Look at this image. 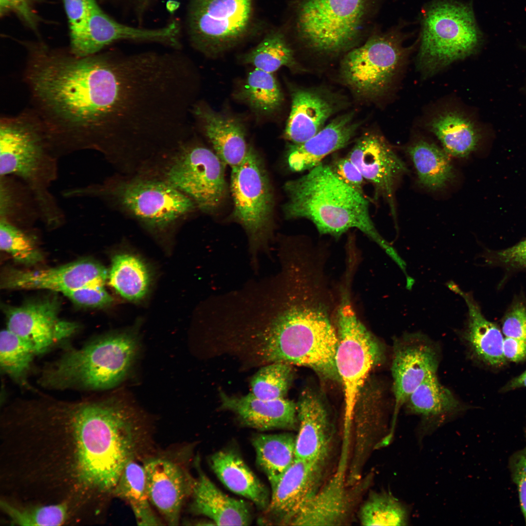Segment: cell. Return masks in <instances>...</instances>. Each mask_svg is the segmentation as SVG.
I'll return each mask as SVG.
<instances>
[{
	"label": "cell",
	"mask_w": 526,
	"mask_h": 526,
	"mask_svg": "<svg viewBox=\"0 0 526 526\" xmlns=\"http://www.w3.org/2000/svg\"><path fill=\"white\" fill-rule=\"evenodd\" d=\"M406 151L413 165L418 182L425 188L440 190L454 178L450 155L434 143L418 139L407 146Z\"/></svg>",
	"instance_id": "1f68e13d"
},
{
	"label": "cell",
	"mask_w": 526,
	"mask_h": 526,
	"mask_svg": "<svg viewBox=\"0 0 526 526\" xmlns=\"http://www.w3.org/2000/svg\"><path fill=\"white\" fill-rule=\"evenodd\" d=\"M482 37L471 3L432 0L422 14L417 68L432 75L474 54Z\"/></svg>",
	"instance_id": "ba28073f"
},
{
	"label": "cell",
	"mask_w": 526,
	"mask_h": 526,
	"mask_svg": "<svg viewBox=\"0 0 526 526\" xmlns=\"http://www.w3.org/2000/svg\"><path fill=\"white\" fill-rule=\"evenodd\" d=\"M108 279L110 285L119 295L132 301L144 298L150 282V273L144 262L126 253L113 256Z\"/></svg>",
	"instance_id": "8d00e7d4"
},
{
	"label": "cell",
	"mask_w": 526,
	"mask_h": 526,
	"mask_svg": "<svg viewBox=\"0 0 526 526\" xmlns=\"http://www.w3.org/2000/svg\"><path fill=\"white\" fill-rule=\"evenodd\" d=\"M330 167L345 183L364 195L363 188L365 179L357 168L347 157L336 160Z\"/></svg>",
	"instance_id": "f907efd6"
},
{
	"label": "cell",
	"mask_w": 526,
	"mask_h": 526,
	"mask_svg": "<svg viewBox=\"0 0 526 526\" xmlns=\"http://www.w3.org/2000/svg\"><path fill=\"white\" fill-rule=\"evenodd\" d=\"M230 188L233 215L249 239V251L257 270L261 253L270 254L273 197L267 172L254 149L248 147L243 161L232 168Z\"/></svg>",
	"instance_id": "7c38bea8"
},
{
	"label": "cell",
	"mask_w": 526,
	"mask_h": 526,
	"mask_svg": "<svg viewBox=\"0 0 526 526\" xmlns=\"http://www.w3.org/2000/svg\"><path fill=\"white\" fill-rule=\"evenodd\" d=\"M0 220V248L17 262L27 265L36 264L43 260L32 233Z\"/></svg>",
	"instance_id": "7bdbcfd3"
},
{
	"label": "cell",
	"mask_w": 526,
	"mask_h": 526,
	"mask_svg": "<svg viewBox=\"0 0 526 526\" xmlns=\"http://www.w3.org/2000/svg\"><path fill=\"white\" fill-rule=\"evenodd\" d=\"M439 362L436 346L425 335L405 334L394 339L391 367L394 397L392 426L411 394L426 379L436 375Z\"/></svg>",
	"instance_id": "e0dca14e"
},
{
	"label": "cell",
	"mask_w": 526,
	"mask_h": 526,
	"mask_svg": "<svg viewBox=\"0 0 526 526\" xmlns=\"http://www.w3.org/2000/svg\"><path fill=\"white\" fill-rule=\"evenodd\" d=\"M526 439V428L525 431ZM508 467L512 480L515 484L520 505L526 524V445L510 457Z\"/></svg>",
	"instance_id": "c3c4849f"
},
{
	"label": "cell",
	"mask_w": 526,
	"mask_h": 526,
	"mask_svg": "<svg viewBox=\"0 0 526 526\" xmlns=\"http://www.w3.org/2000/svg\"><path fill=\"white\" fill-rule=\"evenodd\" d=\"M221 408L234 413L243 424L260 431L298 428L297 405L286 398L264 400L251 393L229 395L219 393Z\"/></svg>",
	"instance_id": "cb8c5ba5"
},
{
	"label": "cell",
	"mask_w": 526,
	"mask_h": 526,
	"mask_svg": "<svg viewBox=\"0 0 526 526\" xmlns=\"http://www.w3.org/2000/svg\"><path fill=\"white\" fill-rule=\"evenodd\" d=\"M448 287L460 295L468 307V319L463 337L470 350L479 360L499 367L506 362L503 351L504 338L498 327L487 320L470 293L463 291L453 282Z\"/></svg>",
	"instance_id": "f1b7e54d"
},
{
	"label": "cell",
	"mask_w": 526,
	"mask_h": 526,
	"mask_svg": "<svg viewBox=\"0 0 526 526\" xmlns=\"http://www.w3.org/2000/svg\"><path fill=\"white\" fill-rule=\"evenodd\" d=\"M108 277L103 265L85 259L46 269H8L1 277L0 284L3 289H46L63 294L85 285H105Z\"/></svg>",
	"instance_id": "ffe728a7"
},
{
	"label": "cell",
	"mask_w": 526,
	"mask_h": 526,
	"mask_svg": "<svg viewBox=\"0 0 526 526\" xmlns=\"http://www.w3.org/2000/svg\"><path fill=\"white\" fill-rule=\"evenodd\" d=\"M427 127L450 156L467 157L477 146L479 134L476 126L459 111L448 110L439 112L429 120Z\"/></svg>",
	"instance_id": "4dcf8cb0"
},
{
	"label": "cell",
	"mask_w": 526,
	"mask_h": 526,
	"mask_svg": "<svg viewBox=\"0 0 526 526\" xmlns=\"http://www.w3.org/2000/svg\"><path fill=\"white\" fill-rule=\"evenodd\" d=\"M503 351L506 359L514 362L522 361L526 358V342L506 337L503 341Z\"/></svg>",
	"instance_id": "f5cc1de1"
},
{
	"label": "cell",
	"mask_w": 526,
	"mask_h": 526,
	"mask_svg": "<svg viewBox=\"0 0 526 526\" xmlns=\"http://www.w3.org/2000/svg\"><path fill=\"white\" fill-rule=\"evenodd\" d=\"M359 125L354 120V113H345L334 119L305 142L292 144L287 156L289 169L301 172L319 165L325 157L346 146Z\"/></svg>",
	"instance_id": "d4e9b609"
},
{
	"label": "cell",
	"mask_w": 526,
	"mask_h": 526,
	"mask_svg": "<svg viewBox=\"0 0 526 526\" xmlns=\"http://www.w3.org/2000/svg\"><path fill=\"white\" fill-rule=\"evenodd\" d=\"M52 401L74 432L82 481L101 491H113L125 467L134 459L145 440L139 414L114 397Z\"/></svg>",
	"instance_id": "3957f363"
},
{
	"label": "cell",
	"mask_w": 526,
	"mask_h": 526,
	"mask_svg": "<svg viewBox=\"0 0 526 526\" xmlns=\"http://www.w3.org/2000/svg\"><path fill=\"white\" fill-rule=\"evenodd\" d=\"M346 288L336 314L338 344L335 363L344 400V423L351 426L354 410L367 377L383 358L381 344L357 317Z\"/></svg>",
	"instance_id": "30bf717a"
},
{
	"label": "cell",
	"mask_w": 526,
	"mask_h": 526,
	"mask_svg": "<svg viewBox=\"0 0 526 526\" xmlns=\"http://www.w3.org/2000/svg\"><path fill=\"white\" fill-rule=\"evenodd\" d=\"M63 294L75 303L86 307H102L113 301L103 284L85 285Z\"/></svg>",
	"instance_id": "f6af8a7d"
},
{
	"label": "cell",
	"mask_w": 526,
	"mask_h": 526,
	"mask_svg": "<svg viewBox=\"0 0 526 526\" xmlns=\"http://www.w3.org/2000/svg\"><path fill=\"white\" fill-rule=\"evenodd\" d=\"M225 165L209 149L184 141L158 159L146 174L163 180L191 199L197 208L211 212L226 194Z\"/></svg>",
	"instance_id": "8fae6325"
},
{
	"label": "cell",
	"mask_w": 526,
	"mask_h": 526,
	"mask_svg": "<svg viewBox=\"0 0 526 526\" xmlns=\"http://www.w3.org/2000/svg\"><path fill=\"white\" fill-rule=\"evenodd\" d=\"M403 26L374 35L349 51L340 68L343 81L355 94L374 99L385 94L413 46L405 47Z\"/></svg>",
	"instance_id": "4fadbf2b"
},
{
	"label": "cell",
	"mask_w": 526,
	"mask_h": 526,
	"mask_svg": "<svg viewBox=\"0 0 526 526\" xmlns=\"http://www.w3.org/2000/svg\"><path fill=\"white\" fill-rule=\"evenodd\" d=\"M239 97L255 111L270 114L283 101L280 87L272 73L255 68L247 75Z\"/></svg>",
	"instance_id": "ab89813d"
},
{
	"label": "cell",
	"mask_w": 526,
	"mask_h": 526,
	"mask_svg": "<svg viewBox=\"0 0 526 526\" xmlns=\"http://www.w3.org/2000/svg\"><path fill=\"white\" fill-rule=\"evenodd\" d=\"M66 199L98 200L132 218L144 228L162 232L183 222L196 208L187 195L159 178L136 173L62 191Z\"/></svg>",
	"instance_id": "8992f818"
},
{
	"label": "cell",
	"mask_w": 526,
	"mask_h": 526,
	"mask_svg": "<svg viewBox=\"0 0 526 526\" xmlns=\"http://www.w3.org/2000/svg\"><path fill=\"white\" fill-rule=\"evenodd\" d=\"M324 463L295 458L272 489L261 522L288 525L321 487Z\"/></svg>",
	"instance_id": "d6986e66"
},
{
	"label": "cell",
	"mask_w": 526,
	"mask_h": 526,
	"mask_svg": "<svg viewBox=\"0 0 526 526\" xmlns=\"http://www.w3.org/2000/svg\"><path fill=\"white\" fill-rule=\"evenodd\" d=\"M113 492L129 504L138 525H162L150 505L144 466L134 460L130 461L125 467Z\"/></svg>",
	"instance_id": "e575fe53"
},
{
	"label": "cell",
	"mask_w": 526,
	"mask_h": 526,
	"mask_svg": "<svg viewBox=\"0 0 526 526\" xmlns=\"http://www.w3.org/2000/svg\"><path fill=\"white\" fill-rule=\"evenodd\" d=\"M150 501L169 525H179L182 505L191 495L195 480L168 459L152 458L144 464Z\"/></svg>",
	"instance_id": "44dd1931"
},
{
	"label": "cell",
	"mask_w": 526,
	"mask_h": 526,
	"mask_svg": "<svg viewBox=\"0 0 526 526\" xmlns=\"http://www.w3.org/2000/svg\"><path fill=\"white\" fill-rule=\"evenodd\" d=\"M408 410L424 420H436L460 410L459 401L439 381L436 375L426 379L411 394Z\"/></svg>",
	"instance_id": "d590c367"
},
{
	"label": "cell",
	"mask_w": 526,
	"mask_h": 526,
	"mask_svg": "<svg viewBox=\"0 0 526 526\" xmlns=\"http://www.w3.org/2000/svg\"><path fill=\"white\" fill-rule=\"evenodd\" d=\"M504 335L526 342V305L518 302L513 304L505 316L502 323Z\"/></svg>",
	"instance_id": "681fc988"
},
{
	"label": "cell",
	"mask_w": 526,
	"mask_h": 526,
	"mask_svg": "<svg viewBox=\"0 0 526 526\" xmlns=\"http://www.w3.org/2000/svg\"><path fill=\"white\" fill-rule=\"evenodd\" d=\"M60 303L56 296L8 307L7 329L28 341L37 355H42L74 335L78 324L59 316Z\"/></svg>",
	"instance_id": "9a60e30c"
},
{
	"label": "cell",
	"mask_w": 526,
	"mask_h": 526,
	"mask_svg": "<svg viewBox=\"0 0 526 526\" xmlns=\"http://www.w3.org/2000/svg\"><path fill=\"white\" fill-rule=\"evenodd\" d=\"M347 157L374 188L376 199H384L396 221L395 190L407 168L385 138L378 132H366L356 141Z\"/></svg>",
	"instance_id": "ac0fdd59"
},
{
	"label": "cell",
	"mask_w": 526,
	"mask_h": 526,
	"mask_svg": "<svg viewBox=\"0 0 526 526\" xmlns=\"http://www.w3.org/2000/svg\"><path fill=\"white\" fill-rule=\"evenodd\" d=\"M138 350L136 338L129 334L102 336L47 364L38 382L50 390L110 389L126 377Z\"/></svg>",
	"instance_id": "52a82bcc"
},
{
	"label": "cell",
	"mask_w": 526,
	"mask_h": 526,
	"mask_svg": "<svg viewBox=\"0 0 526 526\" xmlns=\"http://www.w3.org/2000/svg\"><path fill=\"white\" fill-rule=\"evenodd\" d=\"M381 0H301L297 10L298 37L308 47L333 54L358 39Z\"/></svg>",
	"instance_id": "9c48e42d"
},
{
	"label": "cell",
	"mask_w": 526,
	"mask_h": 526,
	"mask_svg": "<svg viewBox=\"0 0 526 526\" xmlns=\"http://www.w3.org/2000/svg\"><path fill=\"white\" fill-rule=\"evenodd\" d=\"M193 114L200 121L215 153L232 168L245 158L248 147L243 124L238 118L213 111L202 104L195 105Z\"/></svg>",
	"instance_id": "4316f807"
},
{
	"label": "cell",
	"mask_w": 526,
	"mask_h": 526,
	"mask_svg": "<svg viewBox=\"0 0 526 526\" xmlns=\"http://www.w3.org/2000/svg\"><path fill=\"white\" fill-rule=\"evenodd\" d=\"M0 506L13 522L21 526H58L67 515L64 504L19 509L3 501Z\"/></svg>",
	"instance_id": "ee69618b"
},
{
	"label": "cell",
	"mask_w": 526,
	"mask_h": 526,
	"mask_svg": "<svg viewBox=\"0 0 526 526\" xmlns=\"http://www.w3.org/2000/svg\"><path fill=\"white\" fill-rule=\"evenodd\" d=\"M209 461L214 472L229 490L250 500L262 510L267 507L270 499L267 488L238 453L220 451Z\"/></svg>",
	"instance_id": "f546056e"
},
{
	"label": "cell",
	"mask_w": 526,
	"mask_h": 526,
	"mask_svg": "<svg viewBox=\"0 0 526 526\" xmlns=\"http://www.w3.org/2000/svg\"><path fill=\"white\" fill-rule=\"evenodd\" d=\"M177 38V29L172 22L152 28L130 26L107 14L95 0L83 31L70 41V53L77 57L88 56L97 54L108 45L123 40L171 46Z\"/></svg>",
	"instance_id": "2e32d148"
},
{
	"label": "cell",
	"mask_w": 526,
	"mask_h": 526,
	"mask_svg": "<svg viewBox=\"0 0 526 526\" xmlns=\"http://www.w3.org/2000/svg\"><path fill=\"white\" fill-rule=\"evenodd\" d=\"M520 387H526V370L505 385L501 391L507 392Z\"/></svg>",
	"instance_id": "db71d44e"
},
{
	"label": "cell",
	"mask_w": 526,
	"mask_h": 526,
	"mask_svg": "<svg viewBox=\"0 0 526 526\" xmlns=\"http://www.w3.org/2000/svg\"><path fill=\"white\" fill-rule=\"evenodd\" d=\"M40 0H0V15L5 16L12 13L28 27L36 30L39 18L35 12V7Z\"/></svg>",
	"instance_id": "7dc6e473"
},
{
	"label": "cell",
	"mask_w": 526,
	"mask_h": 526,
	"mask_svg": "<svg viewBox=\"0 0 526 526\" xmlns=\"http://www.w3.org/2000/svg\"><path fill=\"white\" fill-rule=\"evenodd\" d=\"M323 281L305 274L268 282L255 299L245 338L257 365L281 362L309 368L324 380L340 382L335 363L337 308Z\"/></svg>",
	"instance_id": "7a4b0ae2"
},
{
	"label": "cell",
	"mask_w": 526,
	"mask_h": 526,
	"mask_svg": "<svg viewBox=\"0 0 526 526\" xmlns=\"http://www.w3.org/2000/svg\"><path fill=\"white\" fill-rule=\"evenodd\" d=\"M58 159L40 121L27 114L1 120L0 176H13L30 189L40 221L50 229L61 226L66 218L51 191L58 175Z\"/></svg>",
	"instance_id": "5b68a950"
},
{
	"label": "cell",
	"mask_w": 526,
	"mask_h": 526,
	"mask_svg": "<svg viewBox=\"0 0 526 526\" xmlns=\"http://www.w3.org/2000/svg\"><path fill=\"white\" fill-rule=\"evenodd\" d=\"M26 78L59 158L85 150L108 161L144 138L157 119L158 78L143 54L77 57L30 46Z\"/></svg>",
	"instance_id": "6da1fadb"
},
{
	"label": "cell",
	"mask_w": 526,
	"mask_h": 526,
	"mask_svg": "<svg viewBox=\"0 0 526 526\" xmlns=\"http://www.w3.org/2000/svg\"><path fill=\"white\" fill-rule=\"evenodd\" d=\"M296 405L298 432L295 458L325 462L332 434L329 414L322 399L313 390L306 389L301 393Z\"/></svg>",
	"instance_id": "603a6c76"
},
{
	"label": "cell",
	"mask_w": 526,
	"mask_h": 526,
	"mask_svg": "<svg viewBox=\"0 0 526 526\" xmlns=\"http://www.w3.org/2000/svg\"><path fill=\"white\" fill-rule=\"evenodd\" d=\"M0 220L25 228L40 221L36 198L30 189L11 176H0Z\"/></svg>",
	"instance_id": "836d02e7"
},
{
	"label": "cell",
	"mask_w": 526,
	"mask_h": 526,
	"mask_svg": "<svg viewBox=\"0 0 526 526\" xmlns=\"http://www.w3.org/2000/svg\"><path fill=\"white\" fill-rule=\"evenodd\" d=\"M139 5H150L157 2L159 0H126Z\"/></svg>",
	"instance_id": "11a10c76"
},
{
	"label": "cell",
	"mask_w": 526,
	"mask_h": 526,
	"mask_svg": "<svg viewBox=\"0 0 526 526\" xmlns=\"http://www.w3.org/2000/svg\"><path fill=\"white\" fill-rule=\"evenodd\" d=\"M339 97L326 90L296 88L291 92V107L284 136L292 144L302 143L324 127L342 107Z\"/></svg>",
	"instance_id": "7402d4cb"
},
{
	"label": "cell",
	"mask_w": 526,
	"mask_h": 526,
	"mask_svg": "<svg viewBox=\"0 0 526 526\" xmlns=\"http://www.w3.org/2000/svg\"><path fill=\"white\" fill-rule=\"evenodd\" d=\"M198 471L191 493V511L206 516L216 525H248L252 515L248 504L222 492L198 466Z\"/></svg>",
	"instance_id": "83f0119b"
},
{
	"label": "cell",
	"mask_w": 526,
	"mask_h": 526,
	"mask_svg": "<svg viewBox=\"0 0 526 526\" xmlns=\"http://www.w3.org/2000/svg\"><path fill=\"white\" fill-rule=\"evenodd\" d=\"M292 366L281 362L262 366L251 380V393L264 400L286 398L293 378Z\"/></svg>",
	"instance_id": "b9f144b4"
},
{
	"label": "cell",
	"mask_w": 526,
	"mask_h": 526,
	"mask_svg": "<svg viewBox=\"0 0 526 526\" xmlns=\"http://www.w3.org/2000/svg\"><path fill=\"white\" fill-rule=\"evenodd\" d=\"M284 188L288 198L283 206L286 218L306 219L319 234L336 238L351 228L358 229L395 263L401 260L376 228L364 195L345 183L330 166L320 164L301 177L287 181Z\"/></svg>",
	"instance_id": "277c9868"
},
{
	"label": "cell",
	"mask_w": 526,
	"mask_h": 526,
	"mask_svg": "<svg viewBox=\"0 0 526 526\" xmlns=\"http://www.w3.org/2000/svg\"><path fill=\"white\" fill-rule=\"evenodd\" d=\"M347 464L342 461L338 471L311 500L290 521V526H338L345 522L350 509L347 490Z\"/></svg>",
	"instance_id": "484cf974"
},
{
	"label": "cell",
	"mask_w": 526,
	"mask_h": 526,
	"mask_svg": "<svg viewBox=\"0 0 526 526\" xmlns=\"http://www.w3.org/2000/svg\"><path fill=\"white\" fill-rule=\"evenodd\" d=\"M500 263L516 268H526V239L517 244L496 253Z\"/></svg>",
	"instance_id": "816d5d0a"
},
{
	"label": "cell",
	"mask_w": 526,
	"mask_h": 526,
	"mask_svg": "<svg viewBox=\"0 0 526 526\" xmlns=\"http://www.w3.org/2000/svg\"><path fill=\"white\" fill-rule=\"evenodd\" d=\"M296 436L290 433L260 434L252 440L258 465L264 472L271 490L295 458Z\"/></svg>",
	"instance_id": "d6a6232c"
},
{
	"label": "cell",
	"mask_w": 526,
	"mask_h": 526,
	"mask_svg": "<svg viewBox=\"0 0 526 526\" xmlns=\"http://www.w3.org/2000/svg\"><path fill=\"white\" fill-rule=\"evenodd\" d=\"M36 356L33 346L28 341L7 328L1 331V371L20 386L29 387L27 378Z\"/></svg>",
	"instance_id": "74e56055"
},
{
	"label": "cell",
	"mask_w": 526,
	"mask_h": 526,
	"mask_svg": "<svg viewBox=\"0 0 526 526\" xmlns=\"http://www.w3.org/2000/svg\"><path fill=\"white\" fill-rule=\"evenodd\" d=\"M358 520L362 526H405L409 512L390 492L372 491L360 507Z\"/></svg>",
	"instance_id": "60d3db41"
},
{
	"label": "cell",
	"mask_w": 526,
	"mask_h": 526,
	"mask_svg": "<svg viewBox=\"0 0 526 526\" xmlns=\"http://www.w3.org/2000/svg\"><path fill=\"white\" fill-rule=\"evenodd\" d=\"M96 0H62L68 19L70 41L82 32Z\"/></svg>",
	"instance_id": "bcb514c9"
},
{
	"label": "cell",
	"mask_w": 526,
	"mask_h": 526,
	"mask_svg": "<svg viewBox=\"0 0 526 526\" xmlns=\"http://www.w3.org/2000/svg\"><path fill=\"white\" fill-rule=\"evenodd\" d=\"M244 62L263 71L273 73L280 68H299L293 49L284 35L274 30L267 34L261 41L243 57Z\"/></svg>",
	"instance_id": "f35d334b"
},
{
	"label": "cell",
	"mask_w": 526,
	"mask_h": 526,
	"mask_svg": "<svg viewBox=\"0 0 526 526\" xmlns=\"http://www.w3.org/2000/svg\"><path fill=\"white\" fill-rule=\"evenodd\" d=\"M254 0H189L186 31L192 45L214 53L242 41L253 20Z\"/></svg>",
	"instance_id": "5bb4252c"
}]
</instances>
